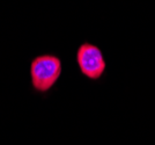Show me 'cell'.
Segmentation results:
<instances>
[{
    "label": "cell",
    "instance_id": "obj_1",
    "mask_svg": "<svg viewBox=\"0 0 155 145\" xmlns=\"http://www.w3.org/2000/svg\"><path fill=\"white\" fill-rule=\"evenodd\" d=\"M63 71V63L58 56L43 53L36 56L30 63V85L39 94L50 92L57 84Z\"/></svg>",
    "mask_w": 155,
    "mask_h": 145
},
{
    "label": "cell",
    "instance_id": "obj_2",
    "mask_svg": "<svg viewBox=\"0 0 155 145\" xmlns=\"http://www.w3.org/2000/svg\"><path fill=\"white\" fill-rule=\"evenodd\" d=\"M78 67L81 74L91 81L100 80L105 73L107 62L102 50L97 46L84 42L78 48L75 55Z\"/></svg>",
    "mask_w": 155,
    "mask_h": 145
}]
</instances>
